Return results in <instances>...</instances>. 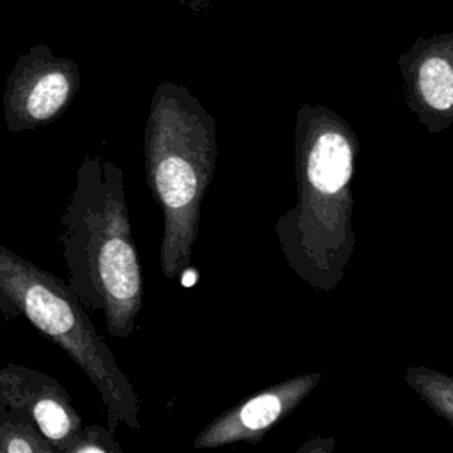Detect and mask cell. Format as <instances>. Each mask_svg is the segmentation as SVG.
<instances>
[{
	"label": "cell",
	"mask_w": 453,
	"mask_h": 453,
	"mask_svg": "<svg viewBox=\"0 0 453 453\" xmlns=\"http://www.w3.org/2000/svg\"><path fill=\"white\" fill-rule=\"evenodd\" d=\"M67 285L106 331L127 338L143 301V278L133 241L122 168L103 156H87L60 216Z\"/></svg>",
	"instance_id": "6da1fadb"
},
{
	"label": "cell",
	"mask_w": 453,
	"mask_h": 453,
	"mask_svg": "<svg viewBox=\"0 0 453 453\" xmlns=\"http://www.w3.org/2000/svg\"><path fill=\"white\" fill-rule=\"evenodd\" d=\"M147 182L163 212L159 262L177 278L191 262L200 207L216 165L214 120L184 88L157 87L143 136Z\"/></svg>",
	"instance_id": "7a4b0ae2"
},
{
	"label": "cell",
	"mask_w": 453,
	"mask_h": 453,
	"mask_svg": "<svg viewBox=\"0 0 453 453\" xmlns=\"http://www.w3.org/2000/svg\"><path fill=\"white\" fill-rule=\"evenodd\" d=\"M0 315L25 319L74 361L99 393L108 428H140L138 396L69 285L2 244Z\"/></svg>",
	"instance_id": "3957f363"
},
{
	"label": "cell",
	"mask_w": 453,
	"mask_h": 453,
	"mask_svg": "<svg viewBox=\"0 0 453 453\" xmlns=\"http://www.w3.org/2000/svg\"><path fill=\"white\" fill-rule=\"evenodd\" d=\"M349 127V126H347ZM340 120H317L299 142L301 203L299 230L303 250L320 267H327V251L345 246L350 212V177L356 143Z\"/></svg>",
	"instance_id": "277c9868"
},
{
	"label": "cell",
	"mask_w": 453,
	"mask_h": 453,
	"mask_svg": "<svg viewBox=\"0 0 453 453\" xmlns=\"http://www.w3.org/2000/svg\"><path fill=\"white\" fill-rule=\"evenodd\" d=\"M80 88L78 65L55 57L46 46H34L14 64L2 99L11 133L30 131L60 119Z\"/></svg>",
	"instance_id": "5b68a950"
},
{
	"label": "cell",
	"mask_w": 453,
	"mask_h": 453,
	"mask_svg": "<svg viewBox=\"0 0 453 453\" xmlns=\"http://www.w3.org/2000/svg\"><path fill=\"white\" fill-rule=\"evenodd\" d=\"M0 403L27 416L57 453H62L64 444L83 425L65 388L32 366H0Z\"/></svg>",
	"instance_id": "8992f818"
},
{
	"label": "cell",
	"mask_w": 453,
	"mask_h": 453,
	"mask_svg": "<svg viewBox=\"0 0 453 453\" xmlns=\"http://www.w3.org/2000/svg\"><path fill=\"white\" fill-rule=\"evenodd\" d=\"M319 382V375H301L273 386L211 423L195 441L196 448H214L237 441H258L288 414Z\"/></svg>",
	"instance_id": "52a82bcc"
},
{
	"label": "cell",
	"mask_w": 453,
	"mask_h": 453,
	"mask_svg": "<svg viewBox=\"0 0 453 453\" xmlns=\"http://www.w3.org/2000/svg\"><path fill=\"white\" fill-rule=\"evenodd\" d=\"M0 453H57V449L27 416L0 403Z\"/></svg>",
	"instance_id": "ba28073f"
},
{
	"label": "cell",
	"mask_w": 453,
	"mask_h": 453,
	"mask_svg": "<svg viewBox=\"0 0 453 453\" xmlns=\"http://www.w3.org/2000/svg\"><path fill=\"white\" fill-rule=\"evenodd\" d=\"M418 87L423 101L435 111L453 108V67L441 57L426 58L418 73Z\"/></svg>",
	"instance_id": "9c48e42d"
},
{
	"label": "cell",
	"mask_w": 453,
	"mask_h": 453,
	"mask_svg": "<svg viewBox=\"0 0 453 453\" xmlns=\"http://www.w3.org/2000/svg\"><path fill=\"white\" fill-rule=\"evenodd\" d=\"M407 380L439 414L453 423V379L419 366L409 370Z\"/></svg>",
	"instance_id": "30bf717a"
},
{
	"label": "cell",
	"mask_w": 453,
	"mask_h": 453,
	"mask_svg": "<svg viewBox=\"0 0 453 453\" xmlns=\"http://www.w3.org/2000/svg\"><path fill=\"white\" fill-rule=\"evenodd\" d=\"M115 432L101 425H81L64 444L62 453H122Z\"/></svg>",
	"instance_id": "8fae6325"
}]
</instances>
